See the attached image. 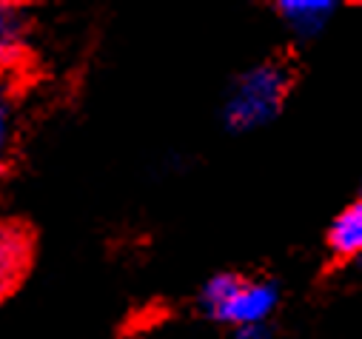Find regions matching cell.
Wrapping results in <instances>:
<instances>
[{"label": "cell", "instance_id": "obj_3", "mask_svg": "<svg viewBox=\"0 0 362 339\" xmlns=\"http://www.w3.org/2000/svg\"><path fill=\"white\" fill-rule=\"evenodd\" d=\"M35 257V237L26 225L0 220V305H4L29 274Z\"/></svg>", "mask_w": 362, "mask_h": 339}, {"label": "cell", "instance_id": "obj_2", "mask_svg": "<svg viewBox=\"0 0 362 339\" xmlns=\"http://www.w3.org/2000/svg\"><path fill=\"white\" fill-rule=\"evenodd\" d=\"M197 302L211 322L226 325L228 331L245 325H268L280 305V288L277 282L262 277L220 271L206 280Z\"/></svg>", "mask_w": 362, "mask_h": 339}, {"label": "cell", "instance_id": "obj_10", "mask_svg": "<svg viewBox=\"0 0 362 339\" xmlns=\"http://www.w3.org/2000/svg\"><path fill=\"white\" fill-rule=\"evenodd\" d=\"M359 197H362V191H359Z\"/></svg>", "mask_w": 362, "mask_h": 339}, {"label": "cell", "instance_id": "obj_7", "mask_svg": "<svg viewBox=\"0 0 362 339\" xmlns=\"http://www.w3.org/2000/svg\"><path fill=\"white\" fill-rule=\"evenodd\" d=\"M15 143V100L6 86H0V180H4Z\"/></svg>", "mask_w": 362, "mask_h": 339}, {"label": "cell", "instance_id": "obj_4", "mask_svg": "<svg viewBox=\"0 0 362 339\" xmlns=\"http://www.w3.org/2000/svg\"><path fill=\"white\" fill-rule=\"evenodd\" d=\"M339 6L334 0H283L277 4V18L294 40H317L328 23L337 18Z\"/></svg>", "mask_w": 362, "mask_h": 339}, {"label": "cell", "instance_id": "obj_1", "mask_svg": "<svg viewBox=\"0 0 362 339\" xmlns=\"http://www.w3.org/2000/svg\"><path fill=\"white\" fill-rule=\"evenodd\" d=\"M294 66L283 57H268L240 71L223 97V123L231 134H251L271 126L294 92Z\"/></svg>", "mask_w": 362, "mask_h": 339}, {"label": "cell", "instance_id": "obj_6", "mask_svg": "<svg viewBox=\"0 0 362 339\" xmlns=\"http://www.w3.org/2000/svg\"><path fill=\"white\" fill-rule=\"evenodd\" d=\"M325 245L331 257L339 263H359L362 260V197L348 203L328 225Z\"/></svg>", "mask_w": 362, "mask_h": 339}, {"label": "cell", "instance_id": "obj_9", "mask_svg": "<svg viewBox=\"0 0 362 339\" xmlns=\"http://www.w3.org/2000/svg\"><path fill=\"white\" fill-rule=\"evenodd\" d=\"M359 266H362V260H359Z\"/></svg>", "mask_w": 362, "mask_h": 339}, {"label": "cell", "instance_id": "obj_8", "mask_svg": "<svg viewBox=\"0 0 362 339\" xmlns=\"http://www.w3.org/2000/svg\"><path fill=\"white\" fill-rule=\"evenodd\" d=\"M228 339H271L268 325H245V328H231Z\"/></svg>", "mask_w": 362, "mask_h": 339}, {"label": "cell", "instance_id": "obj_5", "mask_svg": "<svg viewBox=\"0 0 362 339\" xmlns=\"http://www.w3.org/2000/svg\"><path fill=\"white\" fill-rule=\"evenodd\" d=\"M32 43L29 12L18 4H0V71H15L26 63Z\"/></svg>", "mask_w": 362, "mask_h": 339}]
</instances>
